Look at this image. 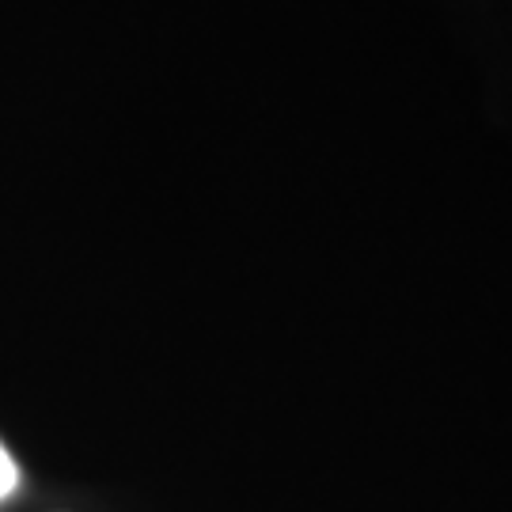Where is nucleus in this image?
Wrapping results in <instances>:
<instances>
[{"label": "nucleus", "instance_id": "1", "mask_svg": "<svg viewBox=\"0 0 512 512\" xmlns=\"http://www.w3.org/2000/svg\"><path fill=\"white\" fill-rule=\"evenodd\" d=\"M19 486V471H16V459L8 456V448L0 444V501L12 497V490Z\"/></svg>", "mask_w": 512, "mask_h": 512}]
</instances>
